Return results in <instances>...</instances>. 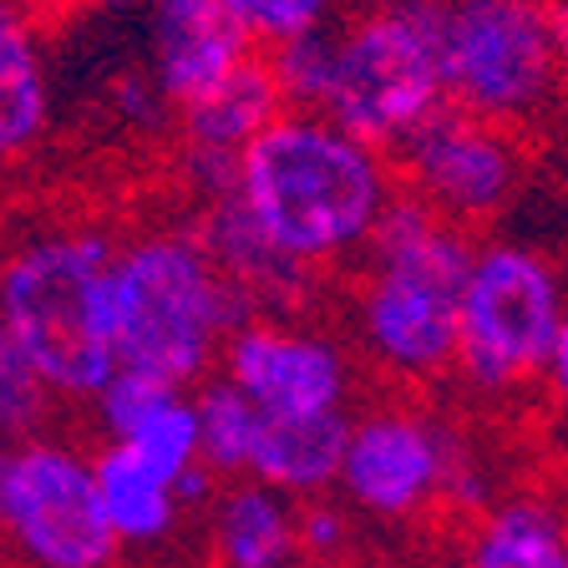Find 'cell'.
<instances>
[{
  "instance_id": "obj_1",
  "label": "cell",
  "mask_w": 568,
  "mask_h": 568,
  "mask_svg": "<svg viewBox=\"0 0 568 568\" xmlns=\"http://www.w3.org/2000/svg\"><path fill=\"white\" fill-rule=\"evenodd\" d=\"M234 199L274 248L305 274L366 260L390 203L402 199L396 158L325 112L290 106L239 153Z\"/></svg>"
},
{
  "instance_id": "obj_2",
  "label": "cell",
  "mask_w": 568,
  "mask_h": 568,
  "mask_svg": "<svg viewBox=\"0 0 568 568\" xmlns=\"http://www.w3.org/2000/svg\"><path fill=\"white\" fill-rule=\"evenodd\" d=\"M473 254L477 234L402 189L351 284V335L371 371L396 386L457 376L462 290Z\"/></svg>"
},
{
  "instance_id": "obj_3",
  "label": "cell",
  "mask_w": 568,
  "mask_h": 568,
  "mask_svg": "<svg viewBox=\"0 0 568 568\" xmlns=\"http://www.w3.org/2000/svg\"><path fill=\"white\" fill-rule=\"evenodd\" d=\"M118 234L102 224H47L0 254V325L31 355L57 402H92L118 376L112 325Z\"/></svg>"
},
{
  "instance_id": "obj_4",
  "label": "cell",
  "mask_w": 568,
  "mask_h": 568,
  "mask_svg": "<svg viewBox=\"0 0 568 568\" xmlns=\"http://www.w3.org/2000/svg\"><path fill=\"white\" fill-rule=\"evenodd\" d=\"M254 310L244 305L199 229L153 224L118 239L112 325L118 366L199 390L219 376L229 335Z\"/></svg>"
},
{
  "instance_id": "obj_5",
  "label": "cell",
  "mask_w": 568,
  "mask_h": 568,
  "mask_svg": "<svg viewBox=\"0 0 568 568\" xmlns=\"http://www.w3.org/2000/svg\"><path fill=\"white\" fill-rule=\"evenodd\" d=\"M447 106L437 6H355L331 26V77L320 97L325 118L396 158Z\"/></svg>"
},
{
  "instance_id": "obj_6",
  "label": "cell",
  "mask_w": 568,
  "mask_h": 568,
  "mask_svg": "<svg viewBox=\"0 0 568 568\" xmlns=\"http://www.w3.org/2000/svg\"><path fill=\"white\" fill-rule=\"evenodd\" d=\"M568 320V274L548 248L483 234L462 290L457 381L473 396H518L538 386Z\"/></svg>"
},
{
  "instance_id": "obj_7",
  "label": "cell",
  "mask_w": 568,
  "mask_h": 568,
  "mask_svg": "<svg viewBox=\"0 0 568 568\" xmlns=\"http://www.w3.org/2000/svg\"><path fill=\"white\" fill-rule=\"evenodd\" d=\"M452 106L513 132H532L564 112L568 82L558 61L548 0H452L442 6Z\"/></svg>"
},
{
  "instance_id": "obj_8",
  "label": "cell",
  "mask_w": 568,
  "mask_h": 568,
  "mask_svg": "<svg viewBox=\"0 0 568 568\" xmlns=\"http://www.w3.org/2000/svg\"><path fill=\"white\" fill-rule=\"evenodd\" d=\"M335 497L371 523H416L437 508L473 518L493 503V487L442 416L381 402L351 416Z\"/></svg>"
},
{
  "instance_id": "obj_9",
  "label": "cell",
  "mask_w": 568,
  "mask_h": 568,
  "mask_svg": "<svg viewBox=\"0 0 568 568\" xmlns=\"http://www.w3.org/2000/svg\"><path fill=\"white\" fill-rule=\"evenodd\" d=\"M0 538L26 568H112L122 538L97 493L92 452L36 432L0 447Z\"/></svg>"
},
{
  "instance_id": "obj_10",
  "label": "cell",
  "mask_w": 568,
  "mask_h": 568,
  "mask_svg": "<svg viewBox=\"0 0 568 568\" xmlns=\"http://www.w3.org/2000/svg\"><path fill=\"white\" fill-rule=\"evenodd\" d=\"M396 173L412 199H422L467 234H483L523 203L532 153L523 132L447 106L396 153Z\"/></svg>"
},
{
  "instance_id": "obj_11",
  "label": "cell",
  "mask_w": 568,
  "mask_h": 568,
  "mask_svg": "<svg viewBox=\"0 0 568 568\" xmlns=\"http://www.w3.org/2000/svg\"><path fill=\"white\" fill-rule=\"evenodd\" d=\"M219 376L244 390L264 416H284V422L351 416L355 402L351 345L320 325L284 315V310L248 315L229 335Z\"/></svg>"
},
{
  "instance_id": "obj_12",
  "label": "cell",
  "mask_w": 568,
  "mask_h": 568,
  "mask_svg": "<svg viewBox=\"0 0 568 568\" xmlns=\"http://www.w3.org/2000/svg\"><path fill=\"white\" fill-rule=\"evenodd\" d=\"M142 31H148V77L173 102V112L260 51L224 0H142Z\"/></svg>"
},
{
  "instance_id": "obj_13",
  "label": "cell",
  "mask_w": 568,
  "mask_h": 568,
  "mask_svg": "<svg viewBox=\"0 0 568 568\" xmlns=\"http://www.w3.org/2000/svg\"><path fill=\"white\" fill-rule=\"evenodd\" d=\"M57 128V77H51L41 21L21 0H0V168H21L47 148Z\"/></svg>"
},
{
  "instance_id": "obj_14",
  "label": "cell",
  "mask_w": 568,
  "mask_h": 568,
  "mask_svg": "<svg viewBox=\"0 0 568 568\" xmlns=\"http://www.w3.org/2000/svg\"><path fill=\"white\" fill-rule=\"evenodd\" d=\"M280 112H290V97L280 87L270 51H254L239 71H229L219 87L178 106V142L183 158H209V163H239L248 142L260 138Z\"/></svg>"
},
{
  "instance_id": "obj_15",
  "label": "cell",
  "mask_w": 568,
  "mask_h": 568,
  "mask_svg": "<svg viewBox=\"0 0 568 568\" xmlns=\"http://www.w3.org/2000/svg\"><path fill=\"white\" fill-rule=\"evenodd\" d=\"M209 554L219 568H295L300 503L254 477L219 483L209 497Z\"/></svg>"
},
{
  "instance_id": "obj_16",
  "label": "cell",
  "mask_w": 568,
  "mask_h": 568,
  "mask_svg": "<svg viewBox=\"0 0 568 568\" xmlns=\"http://www.w3.org/2000/svg\"><path fill=\"white\" fill-rule=\"evenodd\" d=\"M193 229L203 234L209 254L219 260V270L229 274V284L244 295V305L254 310V315H264V310H284V315H290V310L310 295L315 274H305L300 264L284 260L280 248L264 239V229L244 213V203H239L234 193L203 203Z\"/></svg>"
},
{
  "instance_id": "obj_17",
  "label": "cell",
  "mask_w": 568,
  "mask_h": 568,
  "mask_svg": "<svg viewBox=\"0 0 568 568\" xmlns=\"http://www.w3.org/2000/svg\"><path fill=\"white\" fill-rule=\"evenodd\" d=\"M457 568H568V513L544 493H513L467 518Z\"/></svg>"
},
{
  "instance_id": "obj_18",
  "label": "cell",
  "mask_w": 568,
  "mask_h": 568,
  "mask_svg": "<svg viewBox=\"0 0 568 568\" xmlns=\"http://www.w3.org/2000/svg\"><path fill=\"white\" fill-rule=\"evenodd\" d=\"M92 467L102 513L112 523V532L122 538V548H158L173 538L178 518L189 508L178 477H168L158 462H148L128 442H102L92 452Z\"/></svg>"
},
{
  "instance_id": "obj_19",
  "label": "cell",
  "mask_w": 568,
  "mask_h": 568,
  "mask_svg": "<svg viewBox=\"0 0 568 568\" xmlns=\"http://www.w3.org/2000/svg\"><path fill=\"white\" fill-rule=\"evenodd\" d=\"M345 437H351V416H315V422L264 416L254 457H248V477L264 487H280L295 503L331 497L341 483Z\"/></svg>"
},
{
  "instance_id": "obj_20",
  "label": "cell",
  "mask_w": 568,
  "mask_h": 568,
  "mask_svg": "<svg viewBox=\"0 0 568 568\" xmlns=\"http://www.w3.org/2000/svg\"><path fill=\"white\" fill-rule=\"evenodd\" d=\"M199 402V437H203V467H209L219 483H239L248 477V457H254V442H260L264 412L248 402L239 386H229L224 376L203 381L193 390Z\"/></svg>"
},
{
  "instance_id": "obj_21",
  "label": "cell",
  "mask_w": 568,
  "mask_h": 568,
  "mask_svg": "<svg viewBox=\"0 0 568 568\" xmlns=\"http://www.w3.org/2000/svg\"><path fill=\"white\" fill-rule=\"evenodd\" d=\"M51 406H57V390L41 381V371L31 366V355L0 325V447L47 432Z\"/></svg>"
},
{
  "instance_id": "obj_22",
  "label": "cell",
  "mask_w": 568,
  "mask_h": 568,
  "mask_svg": "<svg viewBox=\"0 0 568 568\" xmlns=\"http://www.w3.org/2000/svg\"><path fill=\"white\" fill-rule=\"evenodd\" d=\"M224 6L244 21L260 51H280L341 21V0H224Z\"/></svg>"
},
{
  "instance_id": "obj_23",
  "label": "cell",
  "mask_w": 568,
  "mask_h": 568,
  "mask_svg": "<svg viewBox=\"0 0 568 568\" xmlns=\"http://www.w3.org/2000/svg\"><path fill=\"white\" fill-rule=\"evenodd\" d=\"M355 538H361V513L345 508L335 493L300 503V558L341 568L351 558Z\"/></svg>"
},
{
  "instance_id": "obj_24",
  "label": "cell",
  "mask_w": 568,
  "mask_h": 568,
  "mask_svg": "<svg viewBox=\"0 0 568 568\" xmlns=\"http://www.w3.org/2000/svg\"><path fill=\"white\" fill-rule=\"evenodd\" d=\"M538 386H544L548 412L568 426V320H564V331H558L554 351H548V366H544V376H538Z\"/></svg>"
},
{
  "instance_id": "obj_25",
  "label": "cell",
  "mask_w": 568,
  "mask_h": 568,
  "mask_svg": "<svg viewBox=\"0 0 568 568\" xmlns=\"http://www.w3.org/2000/svg\"><path fill=\"white\" fill-rule=\"evenodd\" d=\"M26 11L36 16V21L47 26V21H67L71 11H77V6H87V0H21Z\"/></svg>"
},
{
  "instance_id": "obj_26",
  "label": "cell",
  "mask_w": 568,
  "mask_h": 568,
  "mask_svg": "<svg viewBox=\"0 0 568 568\" xmlns=\"http://www.w3.org/2000/svg\"><path fill=\"white\" fill-rule=\"evenodd\" d=\"M554 36H558V61H564V82H568V0H554Z\"/></svg>"
},
{
  "instance_id": "obj_27",
  "label": "cell",
  "mask_w": 568,
  "mask_h": 568,
  "mask_svg": "<svg viewBox=\"0 0 568 568\" xmlns=\"http://www.w3.org/2000/svg\"><path fill=\"white\" fill-rule=\"evenodd\" d=\"M355 6H452V0H355Z\"/></svg>"
},
{
  "instance_id": "obj_28",
  "label": "cell",
  "mask_w": 568,
  "mask_h": 568,
  "mask_svg": "<svg viewBox=\"0 0 568 568\" xmlns=\"http://www.w3.org/2000/svg\"><path fill=\"white\" fill-rule=\"evenodd\" d=\"M564 199H568V138H564Z\"/></svg>"
},
{
  "instance_id": "obj_29",
  "label": "cell",
  "mask_w": 568,
  "mask_h": 568,
  "mask_svg": "<svg viewBox=\"0 0 568 568\" xmlns=\"http://www.w3.org/2000/svg\"><path fill=\"white\" fill-rule=\"evenodd\" d=\"M295 568H331V564H310V558H300V564Z\"/></svg>"
},
{
  "instance_id": "obj_30",
  "label": "cell",
  "mask_w": 568,
  "mask_h": 568,
  "mask_svg": "<svg viewBox=\"0 0 568 568\" xmlns=\"http://www.w3.org/2000/svg\"><path fill=\"white\" fill-rule=\"evenodd\" d=\"M102 6H132V0H102Z\"/></svg>"
},
{
  "instance_id": "obj_31",
  "label": "cell",
  "mask_w": 568,
  "mask_h": 568,
  "mask_svg": "<svg viewBox=\"0 0 568 568\" xmlns=\"http://www.w3.org/2000/svg\"><path fill=\"white\" fill-rule=\"evenodd\" d=\"M548 6H554V0H548Z\"/></svg>"
}]
</instances>
